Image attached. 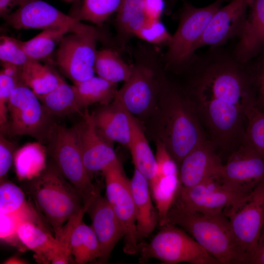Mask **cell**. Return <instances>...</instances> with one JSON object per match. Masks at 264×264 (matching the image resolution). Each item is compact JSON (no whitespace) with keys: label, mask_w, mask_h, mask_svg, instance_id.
<instances>
[{"label":"cell","mask_w":264,"mask_h":264,"mask_svg":"<svg viewBox=\"0 0 264 264\" xmlns=\"http://www.w3.org/2000/svg\"><path fill=\"white\" fill-rule=\"evenodd\" d=\"M185 91L217 152L230 154L242 143L247 110L255 105L254 80L240 72H218L192 80Z\"/></svg>","instance_id":"6da1fadb"},{"label":"cell","mask_w":264,"mask_h":264,"mask_svg":"<svg viewBox=\"0 0 264 264\" xmlns=\"http://www.w3.org/2000/svg\"><path fill=\"white\" fill-rule=\"evenodd\" d=\"M159 107V140L179 166L182 159L207 136L185 90L168 81Z\"/></svg>","instance_id":"7a4b0ae2"},{"label":"cell","mask_w":264,"mask_h":264,"mask_svg":"<svg viewBox=\"0 0 264 264\" xmlns=\"http://www.w3.org/2000/svg\"><path fill=\"white\" fill-rule=\"evenodd\" d=\"M167 223L185 231L220 264H243L225 214L189 211L172 206L166 219Z\"/></svg>","instance_id":"3957f363"},{"label":"cell","mask_w":264,"mask_h":264,"mask_svg":"<svg viewBox=\"0 0 264 264\" xmlns=\"http://www.w3.org/2000/svg\"><path fill=\"white\" fill-rule=\"evenodd\" d=\"M155 48L141 47L130 79L117 90L115 97L134 117L149 114L160 104L167 79L162 71L164 66Z\"/></svg>","instance_id":"277c9868"},{"label":"cell","mask_w":264,"mask_h":264,"mask_svg":"<svg viewBox=\"0 0 264 264\" xmlns=\"http://www.w3.org/2000/svg\"><path fill=\"white\" fill-rule=\"evenodd\" d=\"M27 190L38 209L45 216L56 238L64 223L84 206L76 188L63 176L55 164L46 165L30 179Z\"/></svg>","instance_id":"5b68a950"},{"label":"cell","mask_w":264,"mask_h":264,"mask_svg":"<svg viewBox=\"0 0 264 264\" xmlns=\"http://www.w3.org/2000/svg\"><path fill=\"white\" fill-rule=\"evenodd\" d=\"M226 0H217L203 7L185 2L175 33L163 57L164 67L182 71L194 57L197 45L214 14Z\"/></svg>","instance_id":"8992f818"},{"label":"cell","mask_w":264,"mask_h":264,"mask_svg":"<svg viewBox=\"0 0 264 264\" xmlns=\"http://www.w3.org/2000/svg\"><path fill=\"white\" fill-rule=\"evenodd\" d=\"M149 242L138 243L139 261L145 263L156 259L165 264H220L183 229L172 224L161 227Z\"/></svg>","instance_id":"52a82bcc"},{"label":"cell","mask_w":264,"mask_h":264,"mask_svg":"<svg viewBox=\"0 0 264 264\" xmlns=\"http://www.w3.org/2000/svg\"><path fill=\"white\" fill-rule=\"evenodd\" d=\"M48 152L63 176L80 194L84 204L100 193L84 165L76 126L52 127Z\"/></svg>","instance_id":"ba28073f"},{"label":"cell","mask_w":264,"mask_h":264,"mask_svg":"<svg viewBox=\"0 0 264 264\" xmlns=\"http://www.w3.org/2000/svg\"><path fill=\"white\" fill-rule=\"evenodd\" d=\"M19 6L5 18L7 23L15 29L66 28L71 33L91 35L99 41H109L99 28L84 24L42 0H24Z\"/></svg>","instance_id":"9c48e42d"},{"label":"cell","mask_w":264,"mask_h":264,"mask_svg":"<svg viewBox=\"0 0 264 264\" xmlns=\"http://www.w3.org/2000/svg\"><path fill=\"white\" fill-rule=\"evenodd\" d=\"M250 194L232 190L216 176L193 187L180 185L172 206L186 211L227 215L242 205Z\"/></svg>","instance_id":"30bf717a"},{"label":"cell","mask_w":264,"mask_h":264,"mask_svg":"<svg viewBox=\"0 0 264 264\" xmlns=\"http://www.w3.org/2000/svg\"><path fill=\"white\" fill-rule=\"evenodd\" d=\"M39 98L21 80L8 104L9 132L14 135H29L39 140L48 138L53 126Z\"/></svg>","instance_id":"8fae6325"},{"label":"cell","mask_w":264,"mask_h":264,"mask_svg":"<svg viewBox=\"0 0 264 264\" xmlns=\"http://www.w3.org/2000/svg\"><path fill=\"white\" fill-rule=\"evenodd\" d=\"M106 184V198L124 231V252L128 255L138 254L136 214L130 179L119 160L102 172Z\"/></svg>","instance_id":"7c38bea8"},{"label":"cell","mask_w":264,"mask_h":264,"mask_svg":"<svg viewBox=\"0 0 264 264\" xmlns=\"http://www.w3.org/2000/svg\"><path fill=\"white\" fill-rule=\"evenodd\" d=\"M227 216L243 264H247L264 223V180L254 188L242 205Z\"/></svg>","instance_id":"4fadbf2b"},{"label":"cell","mask_w":264,"mask_h":264,"mask_svg":"<svg viewBox=\"0 0 264 264\" xmlns=\"http://www.w3.org/2000/svg\"><path fill=\"white\" fill-rule=\"evenodd\" d=\"M97 41L94 36L75 33L64 36L60 41L56 62L73 84L94 76Z\"/></svg>","instance_id":"5bb4252c"},{"label":"cell","mask_w":264,"mask_h":264,"mask_svg":"<svg viewBox=\"0 0 264 264\" xmlns=\"http://www.w3.org/2000/svg\"><path fill=\"white\" fill-rule=\"evenodd\" d=\"M217 178L234 191L249 194L264 180V158L242 143L222 164Z\"/></svg>","instance_id":"9a60e30c"},{"label":"cell","mask_w":264,"mask_h":264,"mask_svg":"<svg viewBox=\"0 0 264 264\" xmlns=\"http://www.w3.org/2000/svg\"><path fill=\"white\" fill-rule=\"evenodd\" d=\"M249 0H231L214 14L196 50L204 46H222L229 40L238 38L246 21Z\"/></svg>","instance_id":"2e32d148"},{"label":"cell","mask_w":264,"mask_h":264,"mask_svg":"<svg viewBox=\"0 0 264 264\" xmlns=\"http://www.w3.org/2000/svg\"><path fill=\"white\" fill-rule=\"evenodd\" d=\"M82 115L76 126L83 162L91 177L119 159L110 142L97 131L91 113L86 110Z\"/></svg>","instance_id":"e0dca14e"},{"label":"cell","mask_w":264,"mask_h":264,"mask_svg":"<svg viewBox=\"0 0 264 264\" xmlns=\"http://www.w3.org/2000/svg\"><path fill=\"white\" fill-rule=\"evenodd\" d=\"M222 164L214 145L206 138L190 151L179 164L180 186L193 187L217 176Z\"/></svg>","instance_id":"ac0fdd59"},{"label":"cell","mask_w":264,"mask_h":264,"mask_svg":"<svg viewBox=\"0 0 264 264\" xmlns=\"http://www.w3.org/2000/svg\"><path fill=\"white\" fill-rule=\"evenodd\" d=\"M87 212L101 247L99 261L106 262L115 245L124 238V229L106 197L100 193L92 199Z\"/></svg>","instance_id":"d6986e66"},{"label":"cell","mask_w":264,"mask_h":264,"mask_svg":"<svg viewBox=\"0 0 264 264\" xmlns=\"http://www.w3.org/2000/svg\"><path fill=\"white\" fill-rule=\"evenodd\" d=\"M232 52L243 63L255 58L264 48V0H249L246 21Z\"/></svg>","instance_id":"ffe728a7"},{"label":"cell","mask_w":264,"mask_h":264,"mask_svg":"<svg viewBox=\"0 0 264 264\" xmlns=\"http://www.w3.org/2000/svg\"><path fill=\"white\" fill-rule=\"evenodd\" d=\"M91 114L97 131L103 137L110 143L116 142L128 148L131 136L129 114L115 97Z\"/></svg>","instance_id":"44dd1931"},{"label":"cell","mask_w":264,"mask_h":264,"mask_svg":"<svg viewBox=\"0 0 264 264\" xmlns=\"http://www.w3.org/2000/svg\"><path fill=\"white\" fill-rule=\"evenodd\" d=\"M130 184L135 209L136 237L139 242L154 231L158 223V216L152 202L149 181L136 169Z\"/></svg>","instance_id":"7402d4cb"},{"label":"cell","mask_w":264,"mask_h":264,"mask_svg":"<svg viewBox=\"0 0 264 264\" xmlns=\"http://www.w3.org/2000/svg\"><path fill=\"white\" fill-rule=\"evenodd\" d=\"M17 234L20 242L34 252L38 261L45 264L50 262L57 250L58 241L39 222L23 221L19 226Z\"/></svg>","instance_id":"603a6c76"},{"label":"cell","mask_w":264,"mask_h":264,"mask_svg":"<svg viewBox=\"0 0 264 264\" xmlns=\"http://www.w3.org/2000/svg\"><path fill=\"white\" fill-rule=\"evenodd\" d=\"M116 43L123 48L146 22L143 0H121L116 12Z\"/></svg>","instance_id":"cb8c5ba5"},{"label":"cell","mask_w":264,"mask_h":264,"mask_svg":"<svg viewBox=\"0 0 264 264\" xmlns=\"http://www.w3.org/2000/svg\"><path fill=\"white\" fill-rule=\"evenodd\" d=\"M129 114L131 136L128 148L131 152L135 169L142 174L150 183L156 176L157 166L155 156L153 153L138 120L129 112Z\"/></svg>","instance_id":"d4e9b609"},{"label":"cell","mask_w":264,"mask_h":264,"mask_svg":"<svg viewBox=\"0 0 264 264\" xmlns=\"http://www.w3.org/2000/svg\"><path fill=\"white\" fill-rule=\"evenodd\" d=\"M20 79L38 97L53 90L64 80L49 66L33 60L20 67Z\"/></svg>","instance_id":"484cf974"},{"label":"cell","mask_w":264,"mask_h":264,"mask_svg":"<svg viewBox=\"0 0 264 264\" xmlns=\"http://www.w3.org/2000/svg\"><path fill=\"white\" fill-rule=\"evenodd\" d=\"M38 97L50 116H65L81 112L82 109L74 85H68L64 80L53 90Z\"/></svg>","instance_id":"4316f807"},{"label":"cell","mask_w":264,"mask_h":264,"mask_svg":"<svg viewBox=\"0 0 264 264\" xmlns=\"http://www.w3.org/2000/svg\"><path fill=\"white\" fill-rule=\"evenodd\" d=\"M69 247L74 261L77 264H85L99 259L101 256V247L94 231L91 226L82 220L73 229Z\"/></svg>","instance_id":"83f0119b"},{"label":"cell","mask_w":264,"mask_h":264,"mask_svg":"<svg viewBox=\"0 0 264 264\" xmlns=\"http://www.w3.org/2000/svg\"><path fill=\"white\" fill-rule=\"evenodd\" d=\"M73 85L79 104L82 109L93 104L102 106L110 103L118 90L116 84L95 76Z\"/></svg>","instance_id":"f1b7e54d"},{"label":"cell","mask_w":264,"mask_h":264,"mask_svg":"<svg viewBox=\"0 0 264 264\" xmlns=\"http://www.w3.org/2000/svg\"><path fill=\"white\" fill-rule=\"evenodd\" d=\"M94 70L98 76L116 84L130 79L133 65L126 63L114 50L105 48L97 51Z\"/></svg>","instance_id":"f546056e"},{"label":"cell","mask_w":264,"mask_h":264,"mask_svg":"<svg viewBox=\"0 0 264 264\" xmlns=\"http://www.w3.org/2000/svg\"><path fill=\"white\" fill-rule=\"evenodd\" d=\"M13 163L20 179H31L46 166L45 149L39 143H28L16 150Z\"/></svg>","instance_id":"4dcf8cb0"},{"label":"cell","mask_w":264,"mask_h":264,"mask_svg":"<svg viewBox=\"0 0 264 264\" xmlns=\"http://www.w3.org/2000/svg\"><path fill=\"white\" fill-rule=\"evenodd\" d=\"M152 196L155 203L160 227L165 224L180 185L178 175L155 177L149 183Z\"/></svg>","instance_id":"1f68e13d"},{"label":"cell","mask_w":264,"mask_h":264,"mask_svg":"<svg viewBox=\"0 0 264 264\" xmlns=\"http://www.w3.org/2000/svg\"><path fill=\"white\" fill-rule=\"evenodd\" d=\"M68 32L70 31L66 28L46 29L29 40L21 41L22 44L31 60L38 61L48 56Z\"/></svg>","instance_id":"d6a6232c"},{"label":"cell","mask_w":264,"mask_h":264,"mask_svg":"<svg viewBox=\"0 0 264 264\" xmlns=\"http://www.w3.org/2000/svg\"><path fill=\"white\" fill-rule=\"evenodd\" d=\"M242 143L264 158V112L255 105L248 107Z\"/></svg>","instance_id":"836d02e7"},{"label":"cell","mask_w":264,"mask_h":264,"mask_svg":"<svg viewBox=\"0 0 264 264\" xmlns=\"http://www.w3.org/2000/svg\"><path fill=\"white\" fill-rule=\"evenodd\" d=\"M121 2V0H84L77 14L73 17L79 21H89L100 26L117 11Z\"/></svg>","instance_id":"e575fe53"},{"label":"cell","mask_w":264,"mask_h":264,"mask_svg":"<svg viewBox=\"0 0 264 264\" xmlns=\"http://www.w3.org/2000/svg\"><path fill=\"white\" fill-rule=\"evenodd\" d=\"M0 72V126L1 131L7 129L8 104L13 91L20 79V67L2 63Z\"/></svg>","instance_id":"d590c367"},{"label":"cell","mask_w":264,"mask_h":264,"mask_svg":"<svg viewBox=\"0 0 264 264\" xmlns=\"http://www.w3.org/2000/svg\"><path fill=\"white\" fill-rule=\"evenodd\" d=\"M90 202L85 203L82 210L78 214L70 219L65 226H63L60 233L56 237L58 241V247L51 259V264H69L72 260L69 247L70 237L76 225L82 220Z\"/></svg>","instance_id":"8d00e7d4"},{"label":"cell","mask_w":264,"mask_h":264,"mask_svg":"<svg viewBox=\"0 0 264 264\" xmlns=\"http://www.w3.org/2000/svg\"><path fill=\"white\" fill-rule=\"evenodd\" d=\"M26 220L39 221L36 211L32 207L18 212L0 213V239L13 243L15 241H19L17 234V229L20 225Z\"/></svg>","instance_id":"74e56055"},{"label":"cell","mask_w":264,"mask_h":264,"mask_svg":"<svg viewBox=\"0 0 264 264\" xmlns=\"http://www.w3.org/2000/svg\"><path fill=\"white\" fill-rule=\"evenodd\" d=\"M31 207L20 187L10 181L0 180V213L18 212Z\"/></svg>","instance_id":"f35d334b"},{"label":"cell","mask_w":264,"mask_h":264,"mask_svg":"<svg viewBox=\"0 0 264 264\" xmlns=\"http://www.w3.org/2000/svg\"><path fill=\"white\" fill-rule=\"evenodd\" d=\"M0 59L2 63L22 67L31 59L25 52L21 41L2 36L0 38Z\"/></svg>","instance_id":"ab89813d"},{"label":"cell","mask_w":264,"mask_h":264,"mask_svg":"<svg viewBox=\"0 0 264 264\" xmlns=\"http://www.w3.org/2000/svg\"><path fill=\"white\" fill-rule=\"evenodd\" d=\"M172 36L160 19H147L136 35V37L155 46H167Z\"/></svg>","instance_id":"60d3db41"},{"label":"cell","mask_w":264,"mask_h":264,"mask_svg":"<svg viewBox=\"0 0 264 264\" xmlns=\"http://www.w3.org/2000/svg\"><path fill=\"white\" fill-rule=\"evenodd\" d=\"M156 173L155 177L178 175V166L165 145L160 140L156 143Z\"/></svg>","instance_id":"b9f144b4"},{"label":"cell","mask_w":264,"mask_h":264,"mask_svg":"<svg viewBox=\"0 0 264 264\" xmlns=\"http://www.w3.org/2000/svg\"><path fill=\"white\" fill-rule=\"evenodd\" d=\"M255 79V106L264 110V48L262 52L253 59Z\"/></svg>","instance_id":"7bdbcfd3"},{"label":"cell","mask_w":264,"mask_h":264,"mask_svg":"<svg viewBox=\"0 0 264 264\" xmlns=\"http://www.w3.org/2000/svg\"><path fill=\"white\" fill-rule=\"evenodd\" d=\"M15 144L7 139L2 134L0 136V179H3L12 163L16 151Z\"/></svg>","instance_id":"ee69618b"},{"label":"cell","mask_w":264,"mask_h":264,"mask_svg":"<svg viewBox=\"0 0 264 264\" xmlns=\"http://www.w3.org/2000/svg\"><path fill=\"white\" fill-rule=\"evenodd\" d=\"M144 12L147 19H160L165 9L164 0H143Z\"/></svg>","instance_id":"f6af8a7d"},{"label":"cell","mask_w":264,"mask_h":264,"mask_svg":"<svg viewBox=\"0 0 264 264\" xmlns=\"http://www.w3.org/2000/svg\"><path fill=\"white\" fill-rule=\"evenodd\" d=\"M247 264H264V223L256 248Z\"/></svg>","instance_id":"bcb514c9"},{"label":"cell","mask_w":264,"mask_h":264,"mask_svg":"<svg viewBox=\"0 0 264 264\" xmlns=\"http://www.w3.org/2000/svg\"><path fill=\"white\" fill-rule=\"evenodd\" d=\"M24 0H0V15L5 18L15 6L20 5Z\"/></svg>","instance_id":"7dc6e473"},{"label":"cell","mask_w":264,"mask_h":264,"mask_svg":"<svg viewBox=\"0 0 264 264\" xmlns=\"http://www.w3.org/2000/svg\"><path fill=\"white\" fill-rule=\"evenodd\" d=\"M6 264H24L23 261L18 258H10L5 262Z\"/></svg>","instance_id":"c3c4849f"},{"label":"cell","mask_w":264,"mask_h":264,"mask_svg":"<svg viewBox=\"0 0 264 264\" xmlns=\"http://www.w3.org/2000/svg\"><path fill=\"white\" fill-rule=\"evenodd\" d=\"M176 0H171L170 2V8H171V6L173 5V4L175 3Z\"/></svg>","instance_id":"681fc988"},{"label":"cell","mask_w":264,"mask_h":264,"mask_svg":"<svg viewBox=\"0 0 264 264\" xmlns=\"http://www.w3.org/2000/svg\"></svg>","instance_id":"f907efd6"},{"label":"cell","mask_w":264,"mask_h":264,"mask_svg":"<svg viewBox=\"0 0 264 264\" xmlns=\"http://www.w3.org/2000/svg\"></svg>","instance_id":"816d5d0a"}]
</instances>
